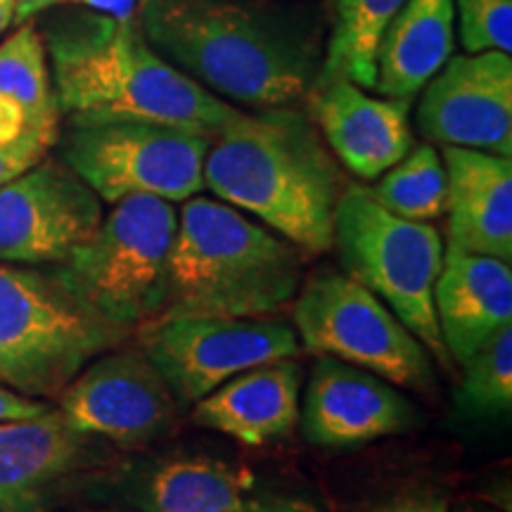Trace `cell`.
I'll return each instance as SVG.
<instances>
[{"label":"cell","mask_w":512,"mask_h":512,"mask_svg":"<svg viewBox=\"0 0 512 512\" xmlns=\"http://www.w3.org/2000/svg\"><path fill=\"white\" fill-rule=\"evenodd\" d=\"M102 200L62 159L43 157L0 185V264L62 266L93 238Z\"/></svg>","instance_id":"cell-12"},{"label":"cell","mask_w":512,"mask_h":512,"mask_svg":"<svg viewBox=\"0 0 512 512\" xmlns=\"http://www.w3.org/2000/svg\"><path fill=\"white\" fill-rule=\"evenodd\" d=\"M456 512H491V510H486V508H472V505H460V508L456 510Z\"/></svg>","instance_id":"cell-35"},{"label":"cell","mask_w":512,"mask_h":512,"mask_svg":"<svg viewBox=\"0 0 512 512\" xmlns=\"http://www.w3.org/2000/svg\"><path fill=\"white\" fill-rule=\"evenodd\" d=\"M434 311L448 356L460 366L512 325V271L505 261L446 247Z\"/></svg>","instance_id":"cell-17"},{"label":"cell","mask_w":512,"mask_h":512,"mask_svg":"<svg viewBox=\"0 0 512 512\" xmlns=\"http://www.w3.org/2000/svg\"><path fill=\"white\" fill-rule=\"evenodd\" d=\"M304 252L245 211L209 197L185 200L159 318H271L294 304Z\"/></svg>","instance_id":"cell-4"},{"label":"cell","mask_w":512,"mask_h":512,"mask_svg":"<svg viewBox=\"0 0 512 512\" xmlns=\"http://www.w3.org/2000/svg\"><path fill=\"white\" fill-rule=\"evenodd\" d=\"M418 128L432 143L512 157V57L458 55L422 88Z\"/></svg>","instance_id":"cell-13"},{"label":"cell","mask_w":512,"mask_h":512,"mask_svg":"<svg viewBox=\"0 0 512 512\" xmlns=\"http://www.w3.org/2000/svg\"><path fill=\"white\" fill-rule=\"evenodd\" d=\"M110 460L105 441L76 430L57 408L38 418L0 422V494L50 491Z\"/></svg>","instance_id":"cell-19"},{"label":"cell","mask_w":512,"mask_h":512,"mask_svg":"<svg viewBox=\"0 0 512 512\" xmlns=\"http://www.w3.org/2000/svg\"><path fill=\"white\" fill-rule=\"evenodd\" d=\"M176 228L174 202L152 195L126 197L102 216L93 238L53 271L100 316L136 332L162 313Z\"/></svg>","instance_id":"cell-7"},{"label":"cell","mask_w":512,"mask_h":512,"mask_svg":"<svg viewBox=\"0 0 512 512\" xmlns=\"http://www.w3.org/2000/svg\"><path fill=\"white\" fill-rule=\"evenodd\" d=\"M72 512H138L131 508H93V510H72Z\"/></svg>","instance_id":"cell-34"},{"label":"cell","mask_w":512,"mask_h":512,"mask_svg":"<svg viewBox=\"0 0 512 512\" xmlns=\"http://www.w3.org/2000/svg\"><path fill=\"white\" fill-rule=\"evenodd\" d=\"M332 245L344 273L377 294L422 347L448 366L434 285L444 264V242L430 223L408 221L380 207L366 185H344L335 207Z\"/></svg>","instance_id":"cell-6"},{"label":"cell","mask_w":512,"mask_h":512,"mask_svg":"<svg viewBox=\"0 0 512 512\" xmlns=\"http://www.w3.org/2000/svg\"><path fill=\"white\" fill-rule=\"evenodd\" d=\"M294 332L311 354L368 370L396 387L430 392V351L377 294L342 271L309 275L292 304Z\"/></svg>","instance_id":"cell-8"},{"label":"cell","mask_w":512,"mask_h":512,"mask_svg":"<svg viewBox=\"0 0 512 512\" xmlns=\"http://www.w3.org/2000/svg\"><path fill=\"white\" fill-rule=\"evenodd\" d=\"M133 17L178 72L254 110L306 98L323 64L316 15L275 0H138Z\"/></svg>","instance_id":"cell-1"},{"label":"cell","mask_w":512,"mask_h":512,"mask_svg":"<svg viewBox=\"0 0 512 512\" xmlns=\"http://www.w3.org/2000/svg\"><path fill=\"white\" fill-rule=\"evenodd\" d=\"M138 349L185 408L249 368L297 358L299 339L273 318L169 316L140 325Z\"/></svg>","instance_id":"cell-10"},{"label":"cell","mask_w":512,"mask_h":512,"mask_svg":"<svg viewBox=\"0 0 512 512\" xmlns=\"http://www.w3.org/2000/svg\"><path fill=\"white\" fill-rule=\"evenodd\" d=\"M50 401L34 399V396L19 394L15 389L0 384V422L12 420H29L50 411Z\"/></svg>","instance_id":"cell-29"},{"label":"cell","mask_w":512,"mask_h":512,"mask_svg":"<svg viewBox=\"0 0 512 512\" xmlns=\"http://www.w3.org/2000/svg\"><path fill=\"white\" fill-rule=\"evenodd\" d=\"M41 38L57 112L69 126L140 121L216 138L240 114L166 62L136 17L60 15Z\"/></svg>","instance_id":"cell-2"},{"label":"cell","mask_w":512,"mask_h":512,"mask_svg":"<svg viewBox=\"0 0 512 512\" xmlns=\"http://www.w3.org/2000/svg\"><path fill=\"white\" fill-rule=\"evenodd\" d=\"M204 188L304 254L332 247L344 181L316 121L299 107L240 112L211 140Z\"/></svg>","instance_id":"cell-3"},{"label":"cell","mask_w":512,"mask_h":512,"mask_svg":"<svg viewBox=\"0 0 512 512\" xmlns=\"http://www.w3.org/2000/svg\"><path fill=\"white\" fill-rule=\"evenodd\" d=\"M418 425V411L392 382L368 370L318 356L306 384L302 430L320 448H354Z\"/></svg>","instance_id":"cell-14"},{"label":"cell","mask_w":512,"mask_h":512,"mask_svg":"<svg viewBox=\"0 0 512 512\" xmlns=\"http://www.w3.org/2000/svg\"><path fill=\"white\" fill-rule=\"evenodd\" d=\"M375 181L370 197L401 219L430 223L446 211L444 159L432 143L413 145Z\"/></svg>","instance_id":"cell-23"},{"label":"cell","mask_w":512,"mask_h":512,"mask_svg":"<svg viewBox=\"0 0 512 512\" xmlns=\"http://www.w3.org/2000/svg\"><path fill=\"white\" fill-rule=\"evenodd\" d=\"M133 330L100 316L55 271L0 264V384L57 401L79 370Z\"/></svg>","instance_id":"cell-5"},{"label":"cell","mask_w":512,"mask_h":512,"mask_svg":"<svg viewBox=\"0 0 512 512\" xmlns=\"http://www.w3.org/2000/svg\"><path fill=\"white\" fill-rule=\"evenodd\" d=\"M448 247L512 261V157L444 147Z\"/></svg>","instance_id":"cell-16"},{"label":"cell","mask_w":512,"mask_h":512,"mask_svg":"<svg viewBox=\"0 0 512 512\" xmlns=\"http://www.w3.org/2000/svg\"><path fill=\"white\" fill-rule=\"evenodd\" d=\"M48 491H12L0 494V512H46Z\"/></svg>","instance_id":"cell-30"},{"label":"cell","mask_w":512,"mask_h":512,"mask_svg":"<svg viewBox=\"0 0 512 512\" xmlns=\"http://www.w3.org/2000/svg\"><path fill=\"white\" fill-rule=\"evenodd\" d=\"M57 403L69 425L121 451L155 444L178 420V403L162 373L143 351L128 347L86 363Z\"/></svg>","instance_id":"cell-11"},{"label":"cell","mask_w":512,"mask_h":512,"mask_svg":"<svg viewBox=\"0 0 512 512\" xmlns=\"http://www.w3.org/2000/svg\"><path fill=\"white\" fill-rule=\"evenodd\" d=\"M57 138H60V126H43L31 128L10 143L0 145V185L48 157V152L57 145Z\"/></svg>","instance_id":"cell-27"},{"label":"cell","mask_w":512,"mask_h":512,"mask_svg":"<svg viewBox=\"0 0 512 512\" xmlns=\"http://www.w3.org/2000/svg\"><path fill=\"white\" fill-rule=\"evenodd\" d=\"M254 477L223 460L174 456L159 460L128 486L138 512H256Z\"/></svg>","instance_id":"cell-21"},{"label":"cell","mask_w":512,"mask_h":512,"mask_svg":"<svg viewBox=\"0 0 512 512\" xmlns=\"http://www.w3.org/2000/svg\"><path fill=\"white\" fill-rule=\"evenodd\" d=\"M302 377L297 358L249 368L197 401L192 422L252 448L271 444L299 422Z\"/></svg>","instance_id":"cell-18"},{"label":"cell","mask_w":512,"mask_h":512,"mask_svg":"<svg viewBox=\"0 0 512 512\" xmlns=\"http://www.w3.org/2000/svg\"><path fill=\"white\" fill-rule=\"evenodd\" d=\"M460 46L467 55L512 53V0H453Z\"/></svg>","instance_id":"cell-26"},{"label":"cell","mask_w":512,"mask_h":512,"mask_svg":"<svg viewBox=\"0 0 512 512\" xmlns=\"http://www.w3.org/2000/svg\"><path fill=\"white\" fill-rule=\"evenodd\" d=\"M86 5L102 15H110L114 19H131L136 15L138 0H86Z\"/></svg>","instance_id":"cell-31"},{"label":"cell","mask_w":512,"mask_h":512,"mask_svg":"<svg viewBox=\"0 0 512 512\" xmlns=\"http://www.w3.org/2000/svg\"><path fill=\"white\" fill-rule=\"evenodd\" d=\"M57 0H12V22L24 24L38 12L48 10L50 5H55Z\"/></svg>","instance_id":"cell-32"},{"label":"cell","mask_w":512,"mask_h":512,"mask_svg":"<svg viewBox=\"0 0 512 512\" xmlns=\"http://www.w3.org/2000/svg\"><path fill=\"white\" fill-rule=\"evenodd\" d=\"M368 512H448V501L437 491H403L377 503Z\"/></svg>","instance_id":"cell-28"},{"label":"cell","mask_w":512,"mask_h":512,"mask_svg":"<svg viewBox=\"0 0 512 512\" xmlns=\"http://www.w3.org/2000/svg\"><path fill=\"white\" fill-rule=\"evenodd\" d=\"M0 100L15 102L36 121H60L43 38L31 22L0 43Z\"/></svg>","instance_id":"cell-24"},{"label":"cell","mask_w":512,"mask_h":512,"mask_svg":"<svg viewBox=\"0 0 512 512\" xmlns=\"http://www.w3.org/2000/svg\"><path fill=\"white\" fill-rule=\"evenodd\" d=\"M309 95L325 145L361 181L380 178L413 147L408 98H375L344 79L316 86Z\"/></svg>","instance_id":"cell-15"},{"label":"cell","mask_w":512,"mask_h":512,"mask_svg":"<svg viewBox=\"0 0 512 512\" xmlns=\"http://www.w3.org/2000/svg\"><path fill=\"white\" fill-rule=\"evenodd\" d=\"M12 24V0H0V34Z\"/></svg>","instance_id":"cell-33"},{"label":"cell","mask_w":512,"mask_h":512,"mask_svg":"<svg viewBox=\"0 0 512 512\" xmlns=\"http://www.w3.org/2000/svg\"><path fill=\"white\" fill-rule=\"evenodd\" d=\"M74 3H86V0H74Z\"/></svg>","instance_id":"cell-36"},{"label":"cell","mask_w":512,"mask_h":512,"mask_svg":"<svg viewBox=\"0 0 512 512\" xmlns=\"http://www.w3.org/2000/svg\"><path fill=\"white\" fill-rule=\"evenodd\" d=\"M453 41V0H406L377 43L373 91L382 98L413 100L451 60Z\"/></svg>","instance_id":"cell-20"},{"label":"cell","mask_w":512,"mask_h":512,"mask_svg":"<svg viewBox=\"0 0 512 512\" xmlns=\"http://www.w3.org/2000/svg\"><path fill=\"white\" fill-rule=\"evenodd\" d=\"M458 406L477 418H498L512 408V325L463 363Z\"/></svg>","instance_id":"cell-25"},{"label":"cell","mask_w":512,"mask_h":512,"mask_svg":"<svg viewBox=\"0 0 512 512\" xmlns=\"http://www.w3.org/2000/svg\"><path fill=\"white\" fill-rule=\"evenodd\" d=\"M403 3L406 0H332V29L316 86L344 79L373 91L377 43Z\"/></svg>","instance_id":"cell-22"},{"label":"cell","mask_w":512,"mask_h":512,"mask_svg":"<svg viewBox=\"0 0 512 512\" xmlns=\"http://www.w3.org/2000/svg\"><path fill=\"white\" fill-rule=\"evenodd\" d=\"M211 140L159 124L69 126L60 131V159L102 202L133 195L185 202L204 190Z\"/></svg>","instance_id":"cell-9"}]
</instances>
